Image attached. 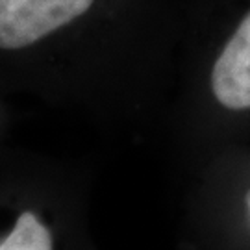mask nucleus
<instances>
[{"label": "nucleus", "instance_id": "obj_2", "mask_svg": "<svg viewBox=\"0 0 250 250\" xmlns=\"http://www.w3.org/2000/svg\"><path fill=\"white\" fill-rule=\"evenodd\" d=\"M211 91L221 106L250 109V11L215 62Z\"/></svg>", "mask_w": 250, "mask_h": 250}, {"label": "nucleus", "instance_id": "obj_3", "mask_svg": "<svg viewBox=\"0 0 250 250\" xmlns=\"http://www.w3.org/2000/svg\"><path fill=\"white\" fill-rule=\"evenodd\" d=\"M247 208H249V215H250V189L249 193H247Z\"/></svg>", "mask_w": 250, "mask_h": 250}, {"label": "nucleus", "instance_id": "obj_1", "mask_svg": "<svg viewBox=\"0 0 250 250\" xmlns=\"http://www.w3.org/2000/svg\"><path fill=\"white\" fill-rule=\"evenodd\" d=\"M95 0H0V50L36 45L87 13Z\"/></svg>", "mask_w": 250, "mask_h": 250}]
</instances>
